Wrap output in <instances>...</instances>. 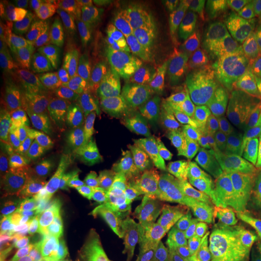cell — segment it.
Here are the masks:
<instances>
[{
    "mask_svg": "<svg viewBox=\"0 0 261 261\" xmlns=\"http://www.w3.org/2000/svg\"><path fill=\"white\" fill-rule=\"evenodd\" d=\"M102 53V42L93 34H86L82 45L64 63L39 67L38 97L53 106H67L82 100Z\"/></svg>",
    "mask_w": 261,
    "mask_h": 261,
    "instance_id": "11",
    "label": "cell"
},
{
    "mask_svg": "<svg viewBox=\"0 0 261 261\" xmlns=\"http://www.w3.org/2000/svg\"><path fill=\"white\" fill-rule=\"evenodd\" d=\"M174 6L167 2H132L119 25L106 35L113 53L122 60L137 61L159 48L174 25Z\"/></svg>",
    "mask_w": 261,
    "mask_h": 261,
    "instance_id": "9",
    "label": "cell"
},
{
    "mask_svg": "<svg viewBox=\"0 0 261 261\" xmlns=\"http://www.w3.org/2000/svg\"><path fill=\"white\" fill-rule=\"evenodd\" d=\"M130 6L132 2L126 0H93L89 2L90 19L94 27L100 29L106 37L119 25Z\"/></svg>",
    "mask_w": 261,
    "mask_h": 261,
    "instance_id": "23",
    "label": "cell"
},
{
    "mask_svg": "<svg viewBox=\"0 0 261 261\" xmlns=\"http://www.w3.org/2000/svg\"><path fill=\"white\" fill-rule=\"evenodd\" d=\"M90 206L102 219H135L161 206L148 183L118 157L102 160L94 178Z\"/></svg>",
    "mask_w": 261,
    "mask_h": 261,
    "instance_id": "4",
    "label": "cell"
},
{
    "mask_svg": "<svg viewBox=\"0 0 261 261\" xmlns=\"http://www.w3.org/2000/svg\"><path fill=\"white\" fill-rule=\"evenodd\" d=\"M148 80L145 67L137 61L108 60L97 65L93 79L79 102L77 116L100 126L129 100Z\"/></svg>",
    "mask_w": 261,
    "mask_h": 261,
    "instance_id": "8",
    "label": "cell"
},
{
    "mask_svg": "<svg viewBox=\"0 0 261 261\" xmlns=\"http://www.w3.org/2000/svg\"><path fill=\"white\" fill-rule=\"evenodd\" d=\"M244 58L261 74V20L244 25Z\"/></svg>",
    "mask_w": 261,
    "mask_h": 261,
    "instance_id": "24",
    "label": "cell"
},
{
    "mask_svg": "<svg viewBox=\"0 0 261 261\" xmlns=\"http://www.w3.org/2000/svg\"><path fill=\"white\" fill-rule=\"evenodd\" d=\"M111 226L134 261H180L186 257L171 216H142Z\"/></svg>",
    "mask_w": 261,
    "mask_h": 261,
    "instance_id": "13",
    "label": "cell"
},
{
    "mask_svg": "<svg viewBox=\"0 0 261 261\" xmlns=\"http://www.w3.org/2000/svg\"><path fill=\"white\" fill-rule=\"evenodd\" d=\"M231 5L244 23L261 20V0H231Z\"/></svg>",
    "mask_w": 261,
    "mask_h": 261,
    "instance_id": "26",
    "label": "cell"
},
{
    "mask_svg": "<svg viewBox=\"0 0 261 261\" xmlns=\"http://www.w3.org/2000/svg\"><path fill=\"white\" fill-rule=\"evenodd\" d=\"M84 35L86 34L77 27L47 20L44 32V58L41 67L64 63L82 45Z\"/></svg>",
    "mask_w": 261,
    "mask_h": 261,
    "instance_id": "21",
    "label": "cell"
},
{
    "mask_svg": "<svg viewBox=\"0 0 261 261\" xmlns=\"http://www.w3.org/2000/svg\"><path fill=\"white\" fill-rule=\"evenodd\" d=\"M232 224L261 244V161L245 163L237 178Z\"/></svg>",
    "mask_w": 261,
    "mask_h": 261,
    "instance_id": "16",
    "label": "cell"
},
{
    "mask_svg": "<svg viewBox=\"0 0 261 261\" xmlns=\"http://www.w3.org/2000/svg\"><path fill=\"white\" fill-rule=\"evenodd\" d=\"M171 221L186 255L199 252L207 245L212 231L203 214L187 199L171 215Z\"/></svg>",
    "mask_w": 261,
    "mask_h": 261,
    "instance_id": "20",
    "label": "cell"
},
{
    "mask_svg": "<svg viewBox=\"0 0 261 261\" xmlns=\"http://www.w3.org/2000/svg\"><path fill=\"white\" fill-rule=\"evenodd\" d=\"M35 228L64 261H134L112 226L82 207L56 206Z\"/></svg>",
    "mask_w": 261,
    "mask_h": 261,
    "instance_id": "1",
    "label": "cell"
},
{
    "mask_svg": "<svg viewBox=\"0 0 261 261\" xmlns=\"http://www.w3.org/2000/svg\"><path fill=\"white\" fill-rule=\"evenodd\" d=\"M154 132L185 142L193 125V100L185 64L177 54H167L151 82Z\"/></svg>",
    "mask_w": 261,
    "mask_h": 261,
    "instance_id": "7",
    "label": "cell"
},
{
    "mask_svg": "<svg viewBox=\"0 0 261 261\" xmlns=\"http://www.w3.org/2000/svg\"><path fill=\"white\" fill-rule=\"evenodd\" d=\"M154 132L151 112V82L147 80L137 93L113 115L109 121L99 126V135L105 142L122 141Z\"/></svg>",
    "mask_w": 261,
    "mask_h": 261,
    "instance_id": "15",
    "label": "cell"
},
{
    "mask_svg": "<svg viewBox=\"0 0 261 261\" xmlns=\"http://www.w3.org/2000/svg\"><path fill=\"white\" fill-rule=\"evenodd\" d=\"M9 9L13 20V42L10 56L19 58L22 64L41 67L44 58V32L47 20L37 8L9 5Z\"/></svg>",
    "mask_w": 261,
    "mask_h": 261,
    "instance_id": "18",
    "label": "cell"
},
{
    "mask_svg": "<svg viewBox=\"0 0 261 261\" xmlns=\"http://www.w3.org/2000/svg\"><path fill=\"white\" fill-rule=\"evenodd\" d=\"M180 261H200V260H196V258H192V257H185V258H181Z\"/></svg>",
    "mask_w": 261,
    "mask_h": 261,
    "instance_id": "27",
    "label": "cell"
},
{
    "mask_svg": "<svg viewBox=\"0 0 261 261\" xmlns=\"http://www.w3.org/2000/svg\"><path fill=\"white\" fill-rule=\"evenodd\" d=\"M0 196L18 222L32 225L60 203L41 180L22 142L0 152Z\"/></svg>",
    "mask_w": 261,
    "mask_h": 261,
    "instance_id": "6",
    "label": "cell"
},
{
    "mask_svg": "<svg viewBox=\"0 0 261 261\" xmlns=\"http://www.w3.org/2000/svg\"><path fill=\"white\" fill-rule=\"evenodd\" d=\"M231 80L248 141L261 137V74L243 57L229 60Z\"/></svg>",
    "mask_w": 261,
    "mask_h": 261,
    "instance_id": "17",
    "label": "cell"
},
{
    "mask_svg": "<svg viewBox=\"0 0 261 261\" xmlns=\"http://www.w3.org/2000/svg\"><path fill=\"white\" fill-rule=\"evenodd\" d=\"M13 261H56L32 232L19 237Z\"/></svg>",
    "mask_w": 261,
    "mask_h": 261,
    "instance_id": "25",
    "label": "cell"
},
{
    "mask_svg": "<svg viewBox=\"0 0 261 261\" xmlns=\"http://www.w3.org/2000/svg\"><path fill=\"white\" fill-rule=\"evenodd\" d=\"M186 257L200 261H261V244L231 224L212 232L203 250Z\"/></svg>",
    "mask_w": 261,
    "mask_h": 261,
    "instance_id": "19",
    "label": "cell"
},
{
    "mask_svg": "<svg viewBox=\"0 0 261 261\" xmlns=\"http://www.w3.org/2000/svg\"><path fill=\"white\" fill-rule=\"evenodd\" d=\"M38 12L48 22L61 25H82L86 20L89 2L84 0H42L37 6Z\"/></svg>",
    "mask_w": 261,
    "mask_h": 261,
    "instance_id": "22",
    "label": "cell"
},
{
    "mask_svg": "<svg viewBox=\"0 0 261 261\" xmlns=\"http://www.w3.org/2000/svg\"><path fill=\"white\" fill-rule=\"evenodd\" d=\"M112 154L140 173L161 207L173 205L180 174V142L151 132L115 144Z\"/></svg>",
    "mask_w": 261,
    "mask_h": 261,
    "instance_id": "5",
    "label": "cell"
},
{
    "mask_svg": "<svg viewBox=\"0 0 261 261\" xmlns=\"http://www.w3.org/2000/svg\"><path fill=\"white\" fill-rule=\"evenodd\" d=\"M20 132L31 148H35L54 147L89 135H99V126L44 102L37 96L22 115Z\"/></svg>",
    "mask_w": 261,
    "mask_h": 261,
    "instance_id": "14",
    "label": "cell"
},
{
    "mask_svg": "<svg viewBox=\"0 0 261 261\" xmlns=\"http://www.w3.org/2000/svg\"><path fill=\"white\" fill-rule=\"evenodd\" d=\"M174 23L221 48L229 60L244 56L243 19L229 2L189 0L174 6Z\"/></svg>",
    "mask_w": 261,
    "mask_h": 261,
    "instance_id": "10",
    "label": "cell"
},
{
    "mask_svg": "<svg viewBox=\"0 0 261 261\" xmlns=\"http://www.w3.org/2000/svg\"><path fill=\"white\" fill-rule=\"evenodd\" d=\"M238 173L237 152L228 145L207 149L193 168L187 200L203 214L212 232L232 224Z\"/></svg>",
    "mask_w": 261,
    "mask_h": 261,
    "instance_id": "3",
    "label": "cell"
},
{
    "mask_svg": "<svg viewBox=\"0 0 261 261\" xmlns=\"http://www.w3.org/2000/svg\"><path fill=\"white\" fill-rule=\"evenodd\" d=\"M105 149L106 142L100 135H89L61 145L35 147L32 151L45 185L57 200L65 206L87 209Z\"/></svg>",
    "mask_w": 261,
    "mask_h": 261,
    "instance_id": "2",
    "label": "cell"
},
{
    "mask_svg": "<svg viewBox=\"0 0 261 261\" xmlns=\"http://www.w3.org/2000/svg\"><path fill=\"white\" fill-rule=\"evenodd\" d=\"M170 37L185 58L202 99L211 106H219L228 93L224 51L177 23L170 29Z\"/></svg>",
    "mask_w": 261,
    "mask_h": 261,
    "instance_id": "12",
    "label": "cell"
}]
</instances>
